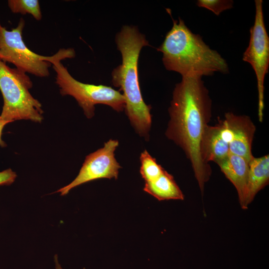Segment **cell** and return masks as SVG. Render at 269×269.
Returning a JSON list of instances; mask_svg holds the SVG:
<instances>
[{"instance_id": "7c38bea8", "label": "cell", "mask_w": 269, "mask_h": 269, "mask_svg": "<svg viewBox=\"0 0 269 269\" xmlns=\"http://www.w3.org/2000/svg\"><path fill=\"white\" fill-rule=\"evenodd\" d=\"M269 183V155L255 157L249 162V170L245 209L252 203L257 194Z\"/></svg>"}, {"instance_id": "e0dca14e", "label": "cell", "mask_w": 269, "mask_h": 269, "mask_svg": "<svg viewBox=\"0 0 269 269\" xmlns=\"http://www.w3.org/2000/svg\"><path fill=\"white\" fill-rule=\"evenodd\" d=\"M17 175L10 168L0 172V186L9 185L15 180Z\"/></svg>"}, {"instance_id": "ac0fdd59", "label": "cell", "mask_w": 269, "mask_h": 269, "mask_svg": "<svg viewBox=\"0 0 269 269\" xmlns=\"http://www.w3.org/2000/svg\"><path fill=\"white\" fill-rule=\"evenodd\" d=\"M9 123V122L4 120L0 117V146L5 147L6 146V143L2 139V131L4 126Z\"/></svg>"}, {"instance_id": "6da1fadb", "label": "cell", "mask_w": 269, "mask_h": 269, "mask_svg": "<svg viewBox=\"0 0 269 269\" xmlns=\"http://www.w3.org/2000/svg\"><path fill=\"white\" fill-rule=\"evenodd\" d=\"M168 113L165 134L184 151L203 195L212 169L202 159L200 144L212 117V101L202 77H182L173 91Z\"/></svg>"}, {"instance_id": "8fae6325", "label": "cell", "mask_w": 269, "mask_h": 269, "mask_svg": "<svg viewBox=\"0 0 269 269\" xmlns=\"http://www.w3.org/2000/svg\"><path fill=\"white\" fill-rule=\"evenodd\" d=\"M230 153L229 144L224 138L220 121L215 126L208 125L203 134L200 153L204 163L210 161L218 163Z\"/></svg>"}, {"instance_id": "2e32d148", "label": "cell", "mask_w": 269, "mask_h": 269, "mask_svg": "<svg viewBox=\"0 0 269 269\" xmlns=\"http://www.w3.org/2000/svg\"><path fill=\"white\" fill-rule=\"evenodd\" d=\"M197 5L212 11L216 15L222 11L231 8L233 1L227 0H198Z\"/></svg>"}, {"instance_id": "d6986e66", "label": "cell", "mask_w": 269, "mask_h": 269, "mask_svg": "<svg viewBox=\"0 0 269 269\" xmlns=\"http://www.w3.org/2000/svg\"><path fill=\"white\" fill-rule=\"evenodd\" d=\"M54 262H55V269H63L62 267L61 266L60 264L59 263L58 260V256L57 255H55L54 256Z\"/></svg>"}, {"instance_id": "30bf717a", "label": "cell", "mask_w": 269, "mask_h": 269, "mask_svg": "<svg viewBox=\"0 0 269 269\" xmlns=\"http://www.w3.org/2000/svg\"><path fill=\"white\" fill-rule=\"evenodd\" d=\"M217 164L236 188L241 207L245 209L249 163L243 157L230 152Z\"/></svg>"}, {"instance_id": "4fadbf2b", "label": "cell", "mask_w": 269, "mask_h": 269, "mask_svg": "<svg viewBox=\"0 0 269 269\" xmlns=\"http://www.w3.org/2000/svg\"><path fill=\"white\" fill-rule=\"evenodd\" d=\"M143 189L159 201L184 199L173 177L166 170L155 179L145 182Z\"/></svg>"}, {"instance_id": "5b68a950", "label": "cell", "mask_w": 269, "mask_h": 269, "mask_svg": "<svg viewBox=\"0 0 269 269\" xmlns=\"http://www.w3.org/2000/svg\"><path fill=\"white\" fill-rule=\"evenodd\" d=\"M32 87L26 73L11 68L0 60V90L3 99L0 117L2 119L9 123L20 120L41 122L42 105L29 92Z\"/></svg>"}, {"instance_id": "ba28073f", "label": "cell", "mask_w": 269, "mask_h": 269, "mask_svg": "<svg viewBox=\"0 0 269 269\" xmlns=\"http://www.w3.org/2000/svg\"><path fill=\"white\" fill-rule=\"evenodd\" d=\"M119 144L118 140L110 139L103 147L88 155L76 177L55 192L64 196L72 189L92 180L102 178L117 179L121 168L115 156Z\"/></svg>"}, {"instance_id": "52a82bcc", "label": "cell", "mask_w": 269, "mask_h": 269, "mask_svg": "<svg viewBox=\"0 0 269 269\" xmlns=\"http://www.w3.org/2000/svg\"><path fill=\"white\" fill-rule=\"evenodd\" d=\"M256 13L254 25L250 29L249 44L243 54V60L252 66L257 80L258 118L263 120L264 80L269 65V37L265 27L263 1L255 0Z\"/></svg>"}, {"instance_id": "8992f818", "label": "cell", "mask_w": 269, "mask_h": 269, "mask_svg": "<svg viewBox=\"0 0 269 269\" xmlns=\"http://www.w3.org/2000/svg\"><path fill=\"white\" fill-rule=\"evenodd\" d=\"M24 25L25 21L21 18L17 26L8 31L0 23V60L13 64L16 69L26 73L47 77L53 55H41L27 47L22 38Z\"/></svg>"}, {"instance_id": "7a4b0ae2", "label": "cell", "mask_w": 269, "mask_h": 269, "mask_svg": "<svg viewBox=\"0 0 269 269\" xmlns=\"http://www.w3.org/2000/svg\"><path fill=\"white\" fill-rule=\"evenodd\" d=\"M115 41L122 61L112 72V83L123 91L124 110L132 126L139 136L148 140L152 123L151 107L145 103L141 95L138 61L142 48L149 45L148 41L137 27L128 25L122 26Z\"/></svg>"}, {"instance_id": "9c48e42d", "label": "cell", "mask_w": 269, "mask_h": 269, "mask_svg": "<svg viewBox=\"0 0 269 269\" xmlns=\"http://www.w3.org/2000/svg\"><path fill=\"white\" fill-rule=\"evenodd\" d=\"M223 121L231 135L230 152L243 157L249 163L254 158L252 146L255 125L249 116L232 112L226 113Z\"/></svg>"}, {"instance_id": "277c9868", "label": "cell", "mask_w": 269, "mask_h": 269, "mask_svg": "<svg viewBox=\"0 0 269 269\" xmlns=\"http://www.w3.org/2000/svg\"><path fill=\"white\" fill-rule=\"evenodd\" d=\"M75 56L73 49H60L54 55L51 61L56 73V83L59 87L60 94L70 95L77 102L88 119L95 115V106L104 104L118 112L125 110V100L120 91L110 86L86 84L74 78L61 61L73 58Z\"/></svg>"}, {"instance_id": "3957f363", "label": "cell", "mask_w": 269, "mask_h": 269, "mask_svg": "<svg viewBox=\"0 0 269 269\" xmlns=\"http://www.w3.org/2000/svg\"><path fill=\"white\" fill-rule=\"evenodd\" d=\"M173 21L172 27L157 48L162 53L163 64L167 70L177 72L182 77L228 72L225 59L200 35L193 33L180 18Z\"/></svg>"}, {"instance_id": "5bb4252c", "label": "cell", "mask_w": 269, "mask_h": 269, "mask_svg": "<svg viewBox=\"0 0 269 269\" xmlns=\"http://www.w3.org/2000/svg\"><path fill=\"white\" fill-rule=\"evenodd\" d=\"M139 160L140 162L139 172L145 182L155 179L165 170L146 150L141 153Z\"/></svg>"}, {"instance_id": "9a60e30c", "label": "cell", "mask_w": 269, "mask_h": 269, "mask_svg": "<svg viewBox=\"0 0 269 269\" xmlns=\"http://www.w3.org/2000/svg\"><path fill=\"white\" fill-rule=\"evenodd\" d=\"M8 5L14 13L31 14L37 20L42 18L39 1L37 0H9Z\"/></svg>"}]
</instances>
